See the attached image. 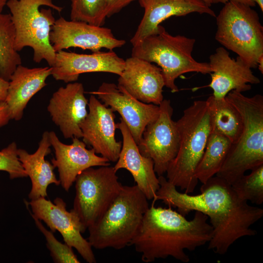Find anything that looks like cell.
I'll list each match as a JSON object with an SVG mask.
<instances>
[{
    "label": "cell",
    "mask_w": 263,
    "mask_h": 263,
    "mask_svg": "<svg viewBox=\"0 0 263 263\" xmlns=\"http://www.w3.org/2000/svg\"><path fill=\"white\" fill-rule=\"evenodd\" d=\"M139 0H106V15L110 18L115 14L119 12L123 8L130 3Z\"/></svg>",
    "instance_id": "cell-31"
},
{
    "label": "cell",
    "mask_w": 263,
    "mask_h": 263,
    "mask_svg": "<svg viewBox=\"0 0 263 263\" xmlns=\"http://www.w3.org/2000/svg\"><path fill=\"white\" fill-rule=\"evenodd\" d=\"M226 97L239 112L243 122L241 135L231 144L216 174L231 185L246 171L263 165V96L247 97L233 90Z\"/></svg>",
    "instance_id": "cell-3"
},
{
    "label": "cell",
    "mask_w": 263,
    "mask_h": 263,
    "mask_svg": "<svg viewBox=\"0 0 263 263\" xmlns=\"http://www.w3.org/2000/svg\"><path fill=\"white\" fill-rule=\"evenodd\" d=\"M113 167H90L75 180L72 209L86 229L102 216L119 192L122 185Z\"/></svg>",
    "instance_id": "cell-9"
},
{
    "label": "cell",
    "mask_w": 263,
    "mask_h": 263,
    "mask_svg": "<svg viewBox=\"0 0 263 263\" xmlns=\"http://www.w3.org/2000/svg\"><path fill=\"white\" fill-rule=\"evenodd\" d=\"M71 20L102 26L105 23L106 0H70Z\"/></svg>",
    "instance_id": "cell-28"
},
{
    "label": "cell",
    "mask_w": 263,
    "mask_h": 263,
    "mask_svg": "<svg viewBox=\"0 0 263 263\" xmlns=\"http://www.w3.org/2000/svg\"><path fill=\"white\" fill-rule=\"evenodd\" d=\"M196 40L184 36H173L159 25L157 31L132 46V56L155 63L161 69L165 86L172 93L178 92L176 79L189 72L210 74L208 63L193 58Z\"/></svg>",
    "instance_id": "cell-6"
},
{
    "label": "cell",
    "mask_w": 263,
    "mask_h": 263,
    "mask_svg": "<svg viewBox=\"0 0 263 263\" xmlns=\"http://www.w3.org/2000/svg\"><path fill=\"white\" fill-rule=\"evenodd\" d=\"M159 106L158 116L146 126L137 144L140 152L152 159L158 176L166 172L176 157L180 140L176 121L172 119L173 110L170 101L163 99Z\"/></svg>",
    "instance_id": "cell-10"
},
{
    "label": "cell",
    "mask_w": 263,
    "mask_h": 263,
    "mask_svg": "<svg viewBox=\"0 0 263 263\" xmlns=\"http://www.w3.org/2000/svg\"><path fill=\"white\" fill-rule=\"evenodd\" d=\"M51 144L49 132H43L37 150L33 154L26 150L18 149L17 153L19 160L32 183V188L28 197L30 200L46 197L49 185H60L57 179L53 164L45 159V156L51 152Z\"/></svg>",
    "instance_id": "cell-23"
},
{
    "label": "cell",
    "mask_w": 263,
    "mask_h": 263,
    "mask_svg": "<svg viewBox=\"0 0 263 263\" xmlns=\"http://www.w3.org/2000/svg\"><path fill=\"white\" fill-rule=\"evenodd\" d=\"M11 120L8 107L5 102L0 103V128L7 125Z\"/></svg>",
    "instance_id": "cell-32"
},
{
    "label": "cell",
    "mask_w": 263,
    "mask_h": 263,
    "mask_svg": "<svg viewBox=\"0 0 263 263\" xmlns=\"http://www.w3.org/2000/svg\"><path fill=\"white\" fill-rule=\"evenodd\" d=\"M216 18L215 39L251 69L257 68L263 57V26L258 13L247 5L229 1Z\"/></svg>",
    "instance_id": "cell-8"
},
{
    "label": "cell",
    "mask_w": 263,
    "mask_h": 263,
    "mask_svg": "<svg viewBox=\"0 0 263 263\" xmlns=\"http://www.w3.org/2000/svg\"><path fill=\"white\" fill-rule=\"evenodd\" d=\"M8 86L9 81L5 80L0 76V103L5 102Z\"/></svg>",
    "instance_id": "cell-33"
},
{
    "label": "cell",
    "mask_w": 263,
    "mask_h": 263,
    "mask_svg": "<svg viewBox=\"0 0 263 263\" xmlns=\"http://www.w3.org/2000/svg\"><path fill=\"white\" fill-rule=\"evenodd\" d=\"M106 106L118 112L138 144L146 126L158 115L159 105L139 101L113 83L103 82L91 93Z\"/></svg>",
    "instance_id": "cell-14"
},
{
    "label": "cell",
    "mask_w": 263,
    "mask_h": 263,
    "mask_svg": "<svg viewBox=\"0 0 263 263\" xmlns=\"http://www.w3.org/2000/svg\"><path fill=\"white\" fill-rule=\"evenodd\" d=\"M209 108L212 131L236 142L243 129L242 116L238 110L225 97L216 99L212 95L207 99Z\"/></svg>",
    "instance_id": "cell-24"
},
{
    "label": "cell",
    "mask_w": 263,
    "mask_h": 263,
    "mask_svg": "<svg viewBox=\"0 0 263 263\" xmlns=\"http://www.w3.org/2000/svg\"><path fill=\"white\" fill-rule=\"evenodd\" d=\"M116 124L122 136L123 142L118 158L114 169L117 171L124 169L132 176L136 186L148 200H154L160 185L154 169V162L150 157L143 155L128 127L120 118Z\"/></svg>",
    "instance_id": "cell-21"
},
{
    "label": "cell",
    "mask_w": 263,
    "mask_h": 263,
    "mask_svg": "<svg viewBox=\"0 0 263 263\" xmlns=\"http://www.w3.org/2000/svg\"><path fill=\"white\" fill-rule=\"evenodd\" d=\"M6 6L15 28L16 50L30 47L33 51L34 61L40 63L45 60L52 67L56 52L50 35L56 19L51 8L60 13L63 8L52 0H8Z\"/></svg>",
    "instance_id": "cell-7"
},
{
    "label": "cell",
    "mask_w": 263,
    "mask_h": 263,
    "mask_svg": "<svg viewBox=\"0 0 263 263\" xmlns=\"http://www.w3.org/2000/svg\"><path fill=\"white\" fill-rule=\"evenodd\" d=\"M160 187L154 202L177 208L184 216L191 211L207 215L213 228L208 249L224 255L237 240L252 236L256 231L250 226L263 216V209L240 199L231 185L216 175L202 184L200 193L191 195L177 190L163 175L158 177Z\"/></svg>",
    "instance_id": "cell-1"
},
{
    "label": "cell",
    "mask_w": 263,
    "mask_h": 263,
    "mask_svg": "<svg viewBox=\"0 0 263 263\" xmlns=\"http://www.w3.org/2000/svg\"><path fill=\"white\" fill-rule=\"evenodd\" d=\"M212 3H222L225 4V3L229 1H234L242 3L243 4L247 5L251 7L256 6V2L254 0H211Z\"/></svg>",
    "instance_id": "cell-34"
},
{
    "label": "cell",
    "mask_w": 263,
    "mask_h": 263,
    "mask_svg": "<svg viewBox=\"0 0 263 263\" xmlns=\"http://www.w3.org/2000/svg\"><path fill=\"white\" fill-rule=\"evenodd\" d=\"M26 203L32 209L31 214L43 221L52 232L58 231L64 243L75 248L85 261L96 262L91 245L81 234L86 229L72 209L67 211L62 198L57 197L53 203L45 197H40Z\"/></svg>",
    "instance_id": "cell-11"
},
{
    "label": "cell",
    "mask_w": 263,
    "mask_h": 263,
    "mask_svg": "<svg viewBox=\"0 0 263 263\" xmlns=\"http://www.w3.org/2000/svg\"><path fill=\"white\" fill-rule=\"evenodd\" d=\"M51 67L28 68L17 66L9 81L5 102L10 118L20 120L31 98L46 85V80L51 75Z\"/></svg>",
    "instance_id": "cell-22"
},
{
    "label": "cell",
    "mask_w": 263,
    "mask_h": 263,
    "mask_svg": "<svg viewBox=\"0 0 263 263\" xmlns=\"http://www.w3.org/2000/svg\"><path fill=\"white\" fill-rule=\"evenodd\" d=\"M208 63L212 73L211 82L207 86L213 90L212 95L216 99L225 98L233 90L240 93L249 91L251 84L260 83V79L241 57L231 58L224 47L216 49L210 56Z\"/></svg>",
    "instance_id": "cell-16"
},
{
    "label": "cell",
    "mask_w": 263,
    "mask_h": 263,
    "mask_svg": "<svg viewBox=\"0 0 263 263\" xmlns=\"http://www.w3.org/2000/svg\"><path fill=\"white\" fill-rule=\"evenodd\" d=\"M180 133V146L176 157L169 163L167 179L184 192H193L198 180L196 168L203 155L212 131L211 119L207 100H196L184 112L176 121Z\"/></svg>",
    "instance_id": "cell-4"
},
{
    "label": "cell",
    "mask_w": 263,
    "mask_h": 263,
    "mask_svg": "<svg viewBox=\"0 0 263 263\" xmlns=\"http://www.w3.org/2000/svg\"><path fill=\"white\" fill-rule=\"evenodd\" d=\"M125 60L113 50L81 54L61 50L56 54L51 67V75L56 80L70 83L77 80L80 74L92 72L113 73L119 76L124 68Z\"/></svg>",
    "instance_id": "cell-15"
},
{
    "label": "cell",
    "mask_w": 263,
    "mask_h": 263,
    "mask_svg": "<svg viewBox=\"0 0 263 263\" xmlns=\"http://www.w3.org/2000/svg\"><path fill=\"white\" fill-rule=\"evenodd\" d=\"M35 223L44 236L46 245L50 251V255L56 263H79L80 262L75 254L73 247L64 243L58 241L51 230H48L40 220L31 214Z\"/></svg>",
    "instance_id": "cell-29"
},
{
    "label": "cell",
    "mask_w": 263,
    "mask_h": 263,
    "mask_svg": "<svg viewBox=\"0 0 263 263\" xmlns=\"http://www.w3.org/2000/svg\"><path fill=\"white\" fill-rule=\"evenodd\" d=\"M152 202L145 212L140 226L130 245L141 254L145 263L171 257L187 263L185 250L194 251L210 241L213 228L207 216L196 211L193 218L185 216L171 207H155Z\"/></svg>",
    "instance_id": "cell-2"
},
{
    "label": "cell",
    "mask_w": 263,
    "mask_h": 263,
    "mask_svg": "<svg viewBox=\"0 0 263 263\" xmlns=\"http://www.w3.org/2000/svg\"><path fill=\"white\" fill-rule=\"evenodd\" d=\"M50 40L56 52L78 47L94 53L102 48L113 50L126 43L125 40L116 38L110 28L83 21H69L62 17L56 19L52 26Z\"/></svg>",
    "instance_id": "cell-12"
},
{
    "label": "cell",
    "mask_w": 263,
    "mask_h": 263,
    "mask_svg": "<svg viewBox=\"0 0 263 263\" xmlns=\"http://www.w3.org/2000/svg\"><path fill=\"white\" fill-rule=\"evenodd\" d=\"M49 135L55 153L51 162L57 168L60 184L66 191H69L77 175L86 169L110 165L107 159L96 155L93 149H87L79 138L73 137L72 143L67 145L60 141L54 131L49 132Z\"/></svg>",
    "instance_id": "cell-18"
},
{
    "label": "cell",
    "mask_w": 263,
    "mask_h": 263,
    "mask_svg": "<svg viewBox=\"0 0 263 263\" xmlns=\"http://www.w3.org/2000/svg\"><path fill=\"white\" fill-rule=\"evenodd\" d=\"M117 85L145 103L159 105L164 99L165 83L161 69L137 57L131 56L125 60Z\"/></svg>",
    "instance_id": "cell-19"
},
{
    "label": "cell",
    "mask_w": 263,
    "mask_h": 263,
    "mask_svg": "<svg viewBox=\"0 0 263 263\" xmlns=\"http://www.w3.org/2000/svg\"><path fill=\"white\" fill-rule=\"evenodd\" d=\"M204 2H205V3L209 7H210L212 4V0H202Z\"/></svg>",
    "instance_id": "cell-38"
},
{
    "label": "cell",
    "mask_w": 263,
    "mask_h": 263,
    "mask_svg": "<svg viewBox=\"0 0 263 263\" xmlns=\"http://www.w3.org/2000/svg\"><path fill=\"white\" fill-rule=\"evenodd\" d=\"M148 200L136 185L122 186L102 216L88 228L92 247L119 250L130 245L149 207Z\"/></svg>",
    "instance_id": "cell-5"
},
{
    "label": "cell",
    "mask_w": 263,
    "mask_h": 263,
    "mask_svg": "<svg viewBox=\"0 0 263 263\" xmlns=\"http://www.w3.org/2000/svg\"><path fill=\"white\" fill-rule=\"evenodd\" d=\"M18 150L13 142L0 150V171L7 172L10 179L27 176L18 156Z\"/></svg>",
    "instance_id": "cell-30"
},
{
    "label": "cell",
    "mask_w": 263,
    "mask_h": 263,
    "mask_svg": "<svg viewBox=\"0 0 263 263\" xmlns=\"http://www.w3.org/2000/svg\"><path fill=\"white\" fill-rule=\"evenodd\" d=\"M257 68L259 69L262 74H263V57L261 58L259 60Z\"/></svg>",
    "instance_id": "cell-35"
},
{
    "label": "cell",
    "mask_w": 263,
    "mask_h": 263,
    "mask_svg": "<svg viewBox=\"0 0 263 263\" xmlns=\"http://www.w3.org/2000/svg\"><path fill=\"white\" fill-rule=\"evenodd\" d=\"M225 136L211 132L202 158L195 170V176L201 183H205L216 175L220 169L231 145Z\"/></svg>",
    "instance_id": "cell-25"
},
{
    "label": "cell",
    "mask_w": 263,
    "mask_h": 263,
    "mask_svg": "<svg viewBox=\"0 0 263 263\" xmlns=\"http://www.w3.org/2000/svg\"><path fill=\"white\" fill-rule=\"evenodd\" d=\"M238 198L244 201H250L260 205L263 203V165L252 170L231 185Z\"/></svg>",
    "instance_id": "cell-27"
},
{
    "label": "cell",
    "mask_w": 263,
    "mask_h": 263,
    "mask_svg": "<svg viewBox=\"0 0 263 263\" xmlns=\"http://www.w3.org/2000/svg\"><path fill=\"white\" fill-rule=\"evenodd\" d=\"M8 0H0V13H2L3 8L5 5Z\"/></svg>",
    "instance_id": "cell-36"
},
{
    "label": "cell",
    "mask_w": 263,
    "mask_h": 263,
    "mask_svg": "<svg viewBox=\"0 0 263 263\" xmlns=\"http://www.w3.org/2000/svg\"><path fill=\"white\" fill-rule=\"evenodd\" d=\"M88 104L82 84L70 82L54 93L47 110L64 137L80 138L82 137L80 125L88 114Z\"/></svg>",
    "instance_id": "cell-17"
},
{
    "label": "cell",
    "mask_w": 263,
    "mask_h": 263,
    "mask_svg": "<svg viewBox=\"0 0 263 263\" xmlns=\"http://www.w3.org/2000/svg\"><path fill=\"white\" fill-rule=\"evenodd\" d=\"M144 14L130 42L132 46L155 32L160 23L172 16L192 13L216 17L215 12L202 0H139Z\"/></svg>",
    "instance_id": "cell-20"
},
{
    "label": "cell",
    "mask_w": 263,
    "mask_h": 263,
    "mask_svg": "<svg viewBox=\"0 0 263 263\" xmlns=\"http://www.w3.org/2000/svg\"><path fill=\"white\" fill-rule=\"evenodd\" d=\"M16 31L10 14L0 13V76L9 81L22 60L15 48Z\"/></svg>",
    "instance_id": "cell-26"
},
{
    "label": "cell",
    "mask_w": 263,
    "mask_h": 263,
    "mask_svg": "<svg viewBox=\"0 0 263 263\" xmlns=\"http://www.w3.org/2000/svg\"><path fill=\"white\" fill-rule=\"evenodd\" d=\"M256 3H257L262 11H263V0H254Z\"/></svg>",
    "instance_id": "cell-37"
},
{
    "label": "cell",
    "mask_w": 263,
    "mask_h": 263,
    "mask_svg": "<svg viewBox=\"0 0 263 263\" xmlns=\"http://www.w3.org/2000/svg\"><path fill=\"white\" fill-rule=\"evenodd\" d=\"M88 106L89 112L80 125L82 141L91 146L96 153L109 161L116 162L122 142L116 141L115 137L117 125L114 111L93 94L89 98Z\"/></svg>",
    "instance_id": "cell-13"
}]
</instances>
